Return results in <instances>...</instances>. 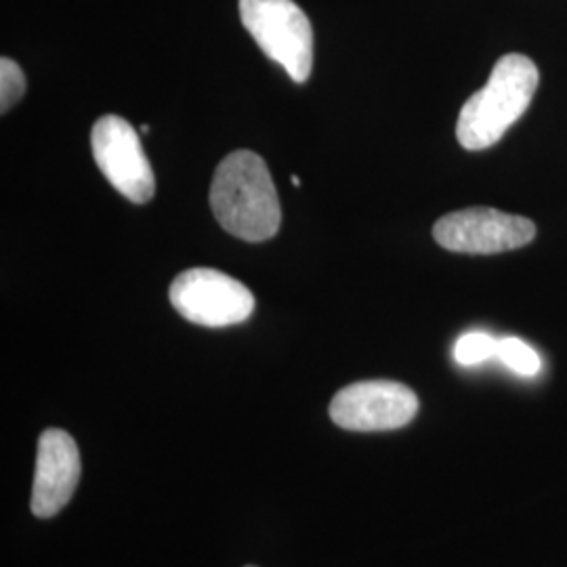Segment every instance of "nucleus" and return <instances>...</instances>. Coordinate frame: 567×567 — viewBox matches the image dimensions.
I'll list each match as a JSON object with an SVG mask.
<instances>
[{
  "label": "nucleus",
  "instance_id": "obj_1",
  "mask_svg": "<svg viewBox=\"0 0 567 567\" xmlns=\"http://www.w3.org/2000/svg\"><path fill=\"white\" fill-rule=\"evenodd\" d=\"M210 208L227 234L246 243L274 238L282 224L280 198L264 158L238 150L221 161L210 185Z\"/></svg>",
  "mask_w": 567,
  "mask_h": 567
},
{
  "label": "nucleus",
  "instance_id": "obj_2",
  "mask_svg": "<svg viewBox=\"0 0 567 567\" xmlns=\"http://www.w3.org/2000/svg\"><path fill=\"white\" fill-rule=\"evenodd\" d=\"M538 89L536 63L511 53L496 61L487 84L473 93L456 122L458 143L471 150H486L501 142L508 126L522 118Z\"/></svg>",
  "mask_w": 567,
  "mask_h": 567
},
{
  "label": "nucleus",
  "instance_id": "obj_3",
  "mask_svg": "<svg viewBox=\"0 0 567 567\" xmlns=\"http://www.w3.org/2000/svg\"><path fill=\"white\" fill-rule=\"evenodd\" d=\"M248 34L269 60L280 63L295 82H305L313 68V30L303 9L292 0H240Z\"/></svg>",
  "mask_w": 567,
  "mask_h": 567
},
{
  "label": "nucleus",
  "instance_id": "obj_4",
  "mask_svg": "<svg viewBox=\"0 0 567 567\" xmlns=\"http://www.w3.org/2000/svg\"><path fill=\"white\" fill-rule=\"evenodd\" d=\"M168 297L187 322L206 328L243 324L255 309V297L243 282L208 267L179 274Z\"/></svg>",
  "mask_w": 567,
  "mask_h": 567
},
{
  "label": "nucleus",
  "instance_id": "obj_5",
  "mask_svg": "<svg viewBox=\"0 0 567 567\" xmlns=\"http://www.w3.org/2000/svg\"><path fill=\"white\" fill-rule=\"evenodd\" d=\"M91 147L103 177L118 194L135 204L154 198L156 177L135 126L121 116H103L93 126Z\"/></svg>",
  "mask_w": 567,
  "mask_h": 567
},
{
  "label": "nucleus",
  "instance_id": "obj_6",
  "mask_svg": "<svg viewBox=\"0 0 567 567\" xmlns=\"http://www.w3.org/2000/svg\"><path fill=\"white\" fill-rule=\"evenodd\" d=\"M536 236V225L526 217L496 208H465L442 217L433 238L442 248L463 255H496L522 248Z\"/></svg>",
  "mask_w": 567,
  "mask_h": 567
},
{
  "label": "nucleus",
  "instance_id": "obj_7",
  "mask_svg": "<svg viewBox=\"0 0 567 567\" xmlns=\"http://www.w3.org/2000/svg\"><path fill=\"white\" fill-rule=\"evenodd\" d=\"M419 398L410 386L395 381H362L341 389L330 419L347 431H393L414 421Z\"/></svg>",
  "mask_w": 567,
  "mask_h": 567
},
{
  "label": "nucleus",
  "instance_id": "obj_8",
  "mask_svg": "<svg viewBox=\"0 0 567 567\" xmlns=\"http://www.w3.org/2000/svg\"><path fill=\"white\" fill-rule=\"evenodd\" d=\"M81 480V452L70 433L47 429L39 437L37 473L30 508L37 517L47 519L65 507Z\"/></svg>",
  "mask_w": 567,
  "mask_h": 567
},
{
  "label": "nucleus",
  "instance_id": "obj_9",
  "mask_svg": "<svg viewBox=\"0 0 567 567\" xmlns=\"http://www.w3.org/2000/svg\"><path fill=\"white\" fill-rule=\"evenodd\" d=\"M496 358L522 377H536L540 372L538 353L529 344L524 343L522 339H515V337H507V339L498 341Z\"/></svg>",
  "mask_w": 567,
  "mask_h": 567
},
{
  "label": "nucleus",
  "instance_id": "obj_10",
  "mask_svg": "<svg viewBox=\"0 0 567 567\" xmlns=\"http://www.w3.org/2000/svg\"><path fill=\"white\" fill-rule=\"evenodd\" d=\"M498 355V341L486 332H468L454 347V358L461 365H475Z\"/></svg>",
  "mask_w": 567,
  "mask_h": 567
},
{
  "label": "nucleus",
  "instance_id": "obj_11",
  "mask_svg": "<svg viewBox=\"0 0 567 567\" xmlns=\"http://www.w3.org/2000/svg\"><path fill=\"white\" fill-rule=\"evenodd\" d=\"M25 93V79L20 65L9 58L0 60V110L7 114Z\"/></svg>",
  "mask_w": 567,
  "mask_h": 567
},
{
  "label": "nucleus",
  "instance_id": "obj_12",
  "mask_svg": "<svg viewBox=\"0 0 567 567\" xmlns=\"http://www.w3.org/2000/svg\"><path fill=\"white\" fill-rule=\"evenodd\" d=\"M292 185H297V187H299V185H301V179H299V177H297V175H295V177H292Z\"/></svg>",
  "mask_w": 567,
  "mask_h": 567
},
{
  "label": "nucleus",
  "instance_id": "obj_13",
  "mask_svg": "<svg viewBox=\"0 0 567 567\" xmlns=\"http://www.w3.org/2000/svg\"><path fill=\"white\" fill-rule=\"evenodd\" d=\"M142 133H143V135H147V133H150V126H147V124H143Z\"/></svg>",
  "mask_w": 567,
  "mask_h": 567
},
{
  "label": "nucleus",
  "instance_id": "obj_14",
  "mask_svg": "<svg viewBox=\"0 0 567 567\" xmlns=\"http://www.w3.org/2000/svg\"><path fill=\"white\" fill-rule=\"evenodd\" d=\"M246 567H255V566H246Z\"/></svg>",
  "mask_w": 567,
  "mask_h": 567
}]
</instances>
